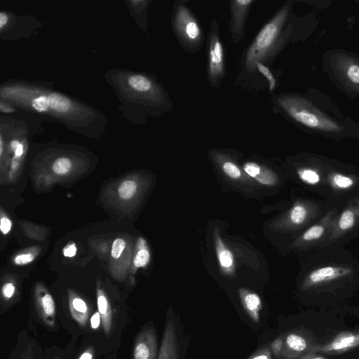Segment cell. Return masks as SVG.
Instances as JSON below:
<instances>
[{"label": "cell", "instance_id": "6da1fadb", "mask_svg": "<svg viewBox=\"0 0 359 359\" xmlns=\"http://www.w3.org/2000/svg\"><path fill=\"white\" fill-rule=\"evenodd\" d=\"M272 101L280 114L311 135L335 140H359V123L315 89L305 94L281 93Z\"/></svg>", "mask_w": 359, "mask_h": 359}, {"label": "cell", "instance_id": "7a4b0ae2", "mask_svg": "<svg viewBox=\"0 0 359 359\" xmlns=\"http://www.w3.org/2000/svg\"><path fill=\"white\" fill-rule=\"evenodd\" d=\"M311 257L299 288L309 294H337L359 283V262L342 253H318Z\"/></svg>", "mask_w": 359, "mask_h": 359}, {"label": "cell", "instance_id": "3957f363", "mask_svg": "<svg viewBox=\"0 0 359 359\" xmlns=\"http://www.w3.org/2000/svg\"><path fill=\"white\" fill-rule=\"evenodd\" d=\"M292 4L285 2L259 31L243 56L241 63L244 71L253 73L257 62L271 65L291 40L294 28Z\"/></svg>", "mask_w": 359, "mask_h": 359}, {"label": "cell", "instance_id": "277c9868", "mask_svg": "<svg viewBox=\"0 0 359 359\" xmlns=\"http://www.w3.org/2000/svg\"><path fill=\"white\" fill-rule=\"evenodd\" d=\"M323 69L334 86L347 96L359 97V55L332 49L323 57Z\"/></svg>", "mask_w": 359, "mask_h": 359}, {"label": "cell", "instance_id": "5b68a950", "mask_svg": "<svg viewBox=\"0 0 359 359\" xmlns=\"http://www.w3.org/2000/svg\"><path fill=\"white\" fill-rule=\"evenodd\" d=\"M187 1H176L173 6L172 27L182 48L191 53L201 50L204 36L198 20L186 5Z\"/></svg>", "mask_w": 359, "mask_h": 359}, {"label": "cell", "instance_id": "8992f818", "mask_svg": "<svg viewBox=\"0 0 359 359\" xmlns=\"http://www.w3.org/2000/svg\"><path fill=\"white\" fill-rule=\"evenodd\" d=\"M323 205L310 198H297L292 206L274 220L270 228L278 232L292 233L305 230L323 215Z\"/></svg>", "mask_w": 359, "mask_h": 359}, {"label": "cell", "instance_id": "52a82bcc", "mask_svg": "<svg viewBox=\"0 0 359 359\" xmlns=\"http://www.w3.org/2000/svg\"><path fill=\"white\" fill-rule=\"evenodd\" d=\"M189 337L180 315L172 307L165 313V322L157 359H185Z\"/></svg>", "mask_w": 359, "mask_h": 359}, {"label": "cell", "instance_id": "ba28073f", "mask_svg": "<svg viewBox=\"0 0 359 359\" xmlns=\"http://www.w3.org/2000/svg\"><path fill=\"white\" fill-rule=\"evenodd\" d=\"M331 159L316 154H306L295 163L299 181L312 191L326 195L325 182Z\"/></svg>", "mask_w": 359, "mask_h": 359}, {"label": "cell", "instance_id": "9c48e42d", "mask_svg": "<svg viewBox=\"0 0 359 359\" xmlns=\"http://www.w3.org/2000/svg\"><path fill=\"white\" fill-rule=\"evenodd\" d=\"M359 227V194L350 198L335 218L331 231L319 248H331Z\"/></svg>", "mask_w": 359, "mask_h": 359}, {"label": "cell", "instance_id": "30bf717a", "mask_svg": "<svg viewBox=\"0 0 359 359\" xmlns=\"http://www.w3.org/2000/svg\"><path fill=\"white\" fill-rule=\"evenodd\" d=\"M208 78L210 85L217 88L226 76L224 52L217 20L213 18L208 36Z\"/></svg>", "mask_w": 359, "mask_h": 359}, {"label": "cell", "instance_id": "8fae6325", "mask_svg": "<svg viewBox=\"0 0 359 359\" xmlns=\"http://www.w3.org/2000/svg\"><path fill=\"white\" fill-rule=\"evenodd\" d=\"M338 212L339 209L335 207L327 210L317 222L299 233L290 247L297 250L319 248L329 235Z\"/></svg>", "mask_w": 359, "mask_h": 359}, {"label": "cell", "instance_id": "7c38bea8", "mask_svg": "<svg viewBox=\"0 0 359 359\" xmlns=\"http://www.w3.org/2000/svg\"><path fill=\"white\" fill-rule=\"evenodd\" d=\"M359 190V173L347 165L331 160L325 182L326 195L341 196Z\"/></svg>", "mask_w": 359, "mask_h": 359}, {"label": "cell", "instance_id": "4fadbf2b", "mask_svg": "<svg viewBox=\"0 0 359 359\" xmlns=\"http://www.w3.org/2000/svg\"><path fill=\"white\" fill-rule=\"evenodd\" d=\"M254 0L229 1L230 21L229 31L232 40L239 43L245 36V24Z\"/></svg>", "mask_w": 359, "mask_h": 359}, {"label": "cell", "instance_id": "5bb4252c", "mask_svg": "<svg viewBox=\"0 0 359 359\" xmlns=\"http://www.w3.org/2000/svg\"><path fill=\"white\" fill-rule=\"evenodd\" d=\"M315 346L311 337L302 330L284 334V348L280 359H299L310 353Z\"/></svg>", "mask_w": 359, "mask_h": 359}, {"label": "cell", "instance_id": "9a60e30c", "mask_svg": "<svg viewBox=\"0 0 359 359\" xmlns=\"http://www.w3.org/2000/svg\"><path fill=\"white\" fill-rule=\"evenodd\" d=\"M210 156L217 168L231 181L246 186H253L254 181L250 179L236 161L226 153L212 150Z\"/></svg>", "mask_w": 359, "mask_h": 359}, {"label": "cell", "instance_id": "2e32d148", "mask_svg": "<svg viewBox=\"0 0 359 359\" xmlns=\"http://www.w3.org/2000/svg\"><path fill=\"white\" fill-rule=\"evenodd\" d=\"M158 339L153 325L145 326L138 334L133 347V359H157Z\"/></svg>", "mask_w": 359, "mask_h": 359}, {"label": "cell", "instance_id": "e0dca14e", "mask_svg": "<svg viewBox=\"0 0 359 359\" xmlns=\"http://www.w3.org/2000/svg\"><path fill=\"white\" fill-rule=\"evenodd\" d=\"M359 346V331L340 333L331 341L322 345H316L310 353H341Z\"/></svg>", "mask_w": 359, "mask_h": 359}, {"label": "cell", "instance_id": "ac0fdd59", "mask_svg": "<svg viewBox=\"0 0 359 359\" xmlns=\"http://www.w3.org/2000/svg\"><path fill=\"white\" fill-rule=\"evenodd\" d=\"M213 241L221 273L225 276L233 277L236 271L234 255L221 237L218 226L213 229Z\"/></svg>", "mask_w": 359, "mask_h": 359}, {"label": "cell", "instance_id": "d6986e66", "mask_svg": "<svg viewBox=\"0 0 359 359\" xmlns=\"http://www.w3.org/2000/svg\"><path fill=\"white\" fill-rule=\"evenodd\" d=\"M244 172L253 181L266 187L276 186L279 176L267 166L255 161H246L241 166Z\"/></svg>", "mask_w": 359, "mask_h": 359}, {"label": "cell", "instance_id": "ffe728a7", "mask_svg": "<svg viewBox=\"0 0 359 359\" xmlns=\"http://www.w3.org/2000/svg\"><path fill=\"white\" fill-rule=\"evenodd\" d=\"M238 294L241 304L248 316L253 322L258 323L262 309V303L259 296L245 288H240Z\"/></svg>", "mask_w": 359, "mask_h": 359}, {"label": "cell", "instance_id": "44dd1931", "mask_svg": "<svg viewBox=\"0 0 359 359\" xmlns=\"http://www.w3.org/2000/svg\"><path fill=\"white\" fill-rule=\"evenodd\" d=\"M36 308L43 322L49 327L55 325V305L52 296L45 291H38Z\"/></svg>", "mask_w": 359, "mask_h": 359}, {"label": "cell", "instance_id": "7402d4cb", "mask_svg": "<svg viewBox=\"0 0 359 359\" xmlns=\"http://www.w3.org/2000/svg\"><path fill=\"white\" fill-rule=\"evenodd\" d=\"M129 86L140 93L151 95L167 94L149 77L142 74H133L128 79Z\"/></svg>", "mask_w": 359, "mask_h": 359}, {"label": "cell", "instance_id": "603a6c76", "mask_svg": "<svg viewBox=\"0 0 359 359\" xmlns=\"http://www.w3.org/2000/svg\"><path fill=\"white\" fill-rule=\"evenodd\" d=\"M97 309L104 332L109 334L112 327V311L107 298L101 290H97Z\"/></svg>", "mask_w": 359, "mask_h": 359}, {"label": "cell", "instance_id": "cb8c5ba5", "mask_svg": "<svg viewBox=\"0 0 359 359\" xmlns=\"http://www.w3.org/2000/svg\"><path fill=\"white\" fill-rule=\"evenodd\" d=\"M69 310L72 318L81 325H86L88 318V309L86 302L74 297L69 300Z\"/></svg>", "mask_w": 359, "mask_h": 359}, {"label": "cell", "instance_id": "d4e9b609", "mask_svg": "<svg viewBox=\"0 0 359 359\" xmlns=\"http://www.w3.org/2000/svg\"><path fill=\"white\" fill-rule=\"evenodd\" d=\"M50 109L59 113L67 112L70 107V100L65 95L59 93H50L48 95Z\"/></svg>", "mask_w": 359, "mask_h": 359}, {"label": "cell", "instance_id": "484cf974", "mask_svg": "<svg viewBox=\"0 0 359 359\" xmlns=\"http://www.w3.org/2000/svg\"><path fill=\"white\" fill-rule=\"evenodd\" d=\"M139 250L137 251L133 261L135 266L141 268L147 266L150 260V253L147 248L146 241L140 238L138 241Z\"/></svg>", "mask_w": 359, "mask_h": 359}, {"label": "cell", "instance_id": "4316f807", "mask_svg": "<svg viewBox=\"0 0 359 359\" xmlns=\"http://www.w3.org/2000/svg\"><path fill=\"white\" fill-rule=\"evenodd\" d=\"M258 72L266 79L269 90L271 93H273L277 87L278 83L277 79L271 69L263 63L257 62L255 65L254 72Z\"/></svg>", "mask_w": 359, "mask_h": 359}, {"label": "cell", "instance_id": "83f0119b", "mask_svg": "<svg viewBox=\"0 0 359 359\" xmlns=\"http://www.w3.org/2000/svg\"><path fill=\"white\" fill-rule=\"evenodd\" d=\"M137 184L133 180H125L119 186L118 196L121 198L128 200L134 196L137 191Z\"/></svg>", "mask_w": 359, "mask_h": 359}, {"label": "cell", "instance_id": "f1b7e54d", "mask_svg": "<svg viewBox=\"0 0 359 359\" xmlns=\"http://www.w3.org/2000/svg\"><path fill=\"white\" fill-rule=\"evenodd\" d=\"M72 166V161L69 158L61 157L54 161L52 168L55 173L57 175H65L70 171Z\"/></svg>", "mask_w": 359, "mask_h": 359}, {"label": "cell", "instance_id": "f546056e", "mask_svg": "<svg viewBox=\"0 0 359 359\" xmlns=\"http://www.w3.org/2000/svg\"><path fill=\"white\" fill-rule=\"evenodd\" d=\"M269 348L273 357L275 359H280L284 348V334L275 338L270 344Z\"/></svg>", "mask_w": 359, "mask_h": 359}, {"label": "cell", "instance_id": "4dcf8cb0", "mask_svg": "<svg viewBox=\"0 0 359 359\" xmlns=\"http://www.w3.org/2000/svg\"><path fill=\"white\" fill-rule=\"evenodd\" d=\"M32 108L38 112H47L50 110L48 95H41L32 100Z\"/></svg>", "mask_w": 359, "mask_h": 359}, {"label": "cell", "instance_id": "1f68e13d", "mask_svg": "<svg viewBox=\"0 0 359 359\" xmlns=\"http://www.w3.org/2000/svg\"><path fill=\"white\" fill-rule=\"evenodd\" d=\"M248 359H273L269 344L261 346Z\"/></svg>", "mask_w": 359, "mask_h": 359}, {"label": "cell", "instance_id": "d6a6232c", "mask_svg": "<svg viewBox=\"0 0 359 359\" xmlns=\"http://www.w3.org/2000/svg\"><path fill=\"white\" fill-rule=\"evenodd\" d=\"M126 246V243L122 238H116L113 242L111 250V257L118 259L123 252Z\"/></svg>", "mask_w": 359, "mask_h": 359}, {"label": "cell", "instance_id": "836d02e7", "mask_svg": "<svg viewBox=\"0 0 359 359\" xmlns=\"http://www.w3.org/2000/svg\"><path fill=\"white\" fill-rule=\"evenodd\" d=\"M34 259V255L32 253H25L17 255L14 259L15 264L18 265H25L32 262Z\"/></svg>", "mask_w": 359, "mask_h": 359}, {"label": "cell", "instance_id": "e575fe53", "mask_svg": "<svg viewBox=\"0 0 359 359\" xmlns=\"http://www.w3.org/2000/svg\"><path fill=\"white\" fill-rule=\"evenodd\" d=\"M15 292V286L11 283H6L3 285L2 294L6 299H10L13 297Z\"/></svg>", "mask_w": 359, "mask_h": 359}, {"label": "cell", "instance_id": "d590c367", "mask_svg": "<svg viewBox=\"0 0 359 359\" xmlns=\"http://www.w3.org/2000/svg\"><path fill=\"white\" fill-rule=\"evenodd\" d=\"M11 222L9 219L6 217H3L1 219L0 229L4 234L8 233L11 229Z\"/></svg>", "mask_w": 359, "mask_h": 359}, {"label": "cell", "instance_id": "8d00e7d4", "mask_svg": "<svg viewBox=\"0 0 359 359\" xmlns=\"http://www.w3.org/2000/svg\"><path fill=\"white\" fill-rule=\"evenodd\" d=\"M76 248L74 243H72L66 247L63 250V254L65 257H72L76 255Z\"/></svg>", "mask_w": 359, "mask_h": 359}, {"label": "cell", "instance_id": "74e56055", "mask_svg": "<svg viewBox=\"0 0 359 359\" xmlns=\"http://www.w3.org/2000/svg\"><path fill=\"white\" fill-rule=\"evenodd\" d=\"M100 314L95 312L90 318V326L93 329H97L100 324Z\"/></svg>", "mask_w": 359, "mask_h": 359}, {"label": "cell", "instance_id": "f35d334b", "mask_svg": "<svg viewBox=\"0 0 359 359\" xmlns=\"http://www.w3.org/2000/svg\"><path fill=\"white\" fill-rule=\"evenodd\" d=\"M94 355V352L92 348H88L86 351H84L79 358V359H93Z\"/></svg>", "mask_w": 359, "mask_h": 359}, {"label": "cell", "instance_id": "ab89813d", "mask_svg": "<svg viewBox=\"0 0 359 359\" xmlns=\"http://www.w3.org/2000/svg\"><path fill=\"white\" fill-rule=\"evenodd\" d=\"M8 21V16L7 15L1 11L0 13V28L2 29L6 25V22Z\"/></svg>", "mask_w": 359, "mask_h": 359}, {"label": "cell", "instance_id": "60d3db41", "mask_svg": "<svg viewBox=\"0 0 359 359\" xmlns=\"http://www.w3.org/2000/svg\"><path fill=\"white\" fill-rule=\"evenodd\" d=\"M23 152H24V146L22 143L20 142L18 147L16 148V149L14 151L15 156L18 158L22 155Z\"/></svg>", "mask_w": 359, "mask_h": 359}, {"label": "cell", "instance_id": "b9f144b4", "mask_svg": "<svg viewBox=\"0 0 359 359\" xmlns=\"http://www.w3.org/2000/svg\"><path fill=\"white\" fill-rule=\"evenodd\" d=\"M0 109L2 112L4 113H11L14 111V109L7 104H4L1 102L0 105Z\"/></svg>", "mask_w": 359, "mask_h": 359}, {"label": "cell", "instance_id": "7bdbcfd3", "mask_svg": "<svg viewBox=\"0 0 359 359\" xmlns=\"http://www.w3.org/2000/svg\"><path fill=\"white\" fill-rule=\"evenodd\" d=\"M20 144V142L17 140H14L11 142V148L12 151H15L16 148L18 147V144Z\"/></svg>", "mask_w": 359, "mask_h": 359}]
</instances>
